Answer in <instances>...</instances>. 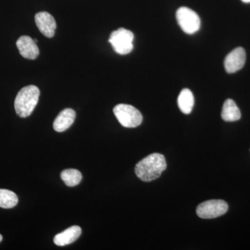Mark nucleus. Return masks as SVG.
I'll list each match as a JSON object with an SVG mask.
<instances>
[{
    "label": "nucleus",
    "mask_w": 250,
    "mask_h": 250,
    "mask_svg": "<svg viewBox=\"0 0 250 250\" xmlns=\"http://www.w3.org/2000/svg\"><path fill=\"white\" fill-rule=\"evenodd\" d=\"M166 167L167 164L164 156L153 153L136 164L135 172L143 182H149L159 178Z\"/></svg>",
    "instance_id": "obj_1"
},
{
    "label": "nucleus",
    "mask_w": 250,
    "mask_h": 250,
    "mask_svg": "<svg viewBox=\"0 0 250 250\" xmlns=\"http://www.w3.org/2000/svg\"><path fill=\"white\" fill-rule=\"evenodd\" d=\"M40 90L34 85L24 87L18 92L15 100V110L21 118L30 116L39 103Z\"/></svg>",
    "instance_id": "obj_2"
},
{
    "label": "nucleus",
    "mask_w": 250,
    "mask_h": 250,
    "mask_svg": "<svg viewBox=\"0 0 250 250\" xmlns=\"http://www.w3.org/2000/svg\"><path fill=\"white\" fill-rule=\"evenodd\" d=\"M113 113L121 125L126 128H135L143 122L141 112L131 105L121 104L115 106Z\"/></svg>",
    "instance_id": "obj_3"
},
{
    "label": "nucleus",
    "mask_w": 250,
    "mask_h": 250,
    "mask_svg": "<svg viewBox=\"0 0 250 250\" xmlns=\"http://www.w3.org/2000/svg\"><path fill=\"white\" fill-rule=\"evenodd\" d=\"M134 34L131 31L120 28L111 33L108 41L116 53L125 55L134 49Z\"/></svg>",
    "instance_id": "obj_4"
},
{
    "label": "nucleus",
    "mask_w": 250,
    "mask_h": 250,
    "mask_svg": "<svg viewBox=\"0 0 250 250\" xmlns=\"http://www.w3.org/2000/svg\"><path fill=\"white\" fill-rule=\"evenodd\" d=\"M176 18L181 29L187 34H195L201 26L200 18L196 12L185 6L177 10Z\"/></svg>",
    "instance_id": "obj_5"
},
{
    "label": "nucleus",
    "mask_w": 250,
    "mask_h": 250,
    "mask_svg": "<svg viewBox=\"0 0 250 250\" xmlns=\"http://www.w3.org/2000/svg\"><path fill=\"white\" fill-rule=\"evenodd\" d=\"M228 210V205L222 200H212L202 202L197 207V214L203 219H213L221 216Z\"/></svg>",
    "instance_id": "obj_6"
},
{
    "label": "nucleus",
    "mask_w": 250,
    "mask_h": 250,
    "mask_svg": "<svg viewBox=\"0 0 250 250\" xmlns=\"http://www.w3.org/2000/svg\"><path fill=\"white\" fill-rule=\"evenodd\" d=\"M246 62V53L243 47H237L227 56L225 68L228 73H234L241 70Z\"/></svg>",
    "instance_id": "obj_7"
},
{
    "label": "nucleus",
    "mask_w": 250,
    "mask_h": 250,
    "mask_svg": "<svg viewBox=\"0 0 250 250\" xmlns=\"http://www.w3.org/2000/svg\"><path fill=\"white\" fill-rule=\"evenodd\" d=\"M36 26L41 32L47 38H52L55 34L57 24L55 20L49 13L42 11L35 16Z\"/></svg>",
    "instance_id": "obj_8"
},
{
    "label": "nucleus",
    "mask_w": 250,
    "mask_h": 250,
    "mask_svg": "<svg viewBox=\"0 0 250 250\" xmlns=\"http://www.w3.org/2000/svg\"><path fill=\"white\" fill-rule=\"evenodd\" d=\"M16 45L20 54L24 58L34 60L39 57V49L37 44L29 36H22L20 37L16 42Z\"/></svg>",
    "instance_id": "obj_9"
},
{
    "label": "nucleus",
    "mask_w": 250,
    "mask_h": 250,
    "mask_svg": "<svg viewBox=\"0 0 250 250\" xmlns=\"http://www.w3.org/2000/svg\"><path fill=\"white\" fill-rule=\"evenodd\" d=\"M76 118V113L72 108H65L62 110L54 120V129L57 132L66 131L71 126Z\"/></svg>",
    "instance_id": "obj_10"
},
{
    "label": "nucleus",
    "mask_w": 250,
    "mask_h": 250,
    "mask_svg": "<svg viewBox=\"0 0 250 250\" xmlns=\"http://www.w3.org/2000/svg\"><path fill=\"white\" fill-rule=\"evenodd\" d=\"M82 229L79 226L70 227L62 232L56 235L54 243L58 246H65L71 244L80 238Z\"/></svg>",
    "instance_id": "obj_11"
},
{
    "label": "nucleus",
    "mask_w": 250,
    "mask_h": 250,
    "mask_svg": "<svg viewBox=\"0 0 250 250\" xmlns=\"http://www.w3.org/2000/svg\"><path fill=\"white\" fill-rule=\"evenodd\" d=\"M221 116L225 121L234 122L241 119V113L235 102L228 99L224 103Z\"/></svg>",
    "instance_id": "obj_12"
},
{
    "label": "nucleus",
    "mask_w": 250,
    "mask_h": 250,
    "mask_svg": "<svg viewBox=\"0 0 250 250\" xmlns=\"http://www.w3.org/2000/svg\"><path fill=\"white\" fill-rule=\"evenodd\" d=\"M179 109L184 114H190L195 104L193 94L190 90L185 88L181 91L177 100Z\"/></svg>",
    "instance_id": "obj_13"
},
{
    "label": "nucleus",
    "mask_w": 250,
    "mask_h": 250,
    "mask_svg": "<svg viewBox=\"0 0 250 250\" xmlns=\"http://www.w3.org/2000/svg\"><path fill=\"white\" fill-rule=\"evenodd\" d=\"M61 177L65 185L73 187L78 185L82 179V174L76 169H67L62 171Z\"/></svg>",
    "instance_id": "obj_14"
},
{
    "label": "nucleus",
    "mask_w": 250,
    "mask_h": 250,
    "mask_svg": "<svg viewBox=\"0 0 250 250\" xmlns=\"http://www.w3.org/2000/svg\"><path fill=\"white\" fill-rule=\"evenodd\" d=\"M18 198L16 194L6 189H0V207L3 208H14L17 205Z\"/></svg>",
    "instance_id": "obj_15"
},
{
    "label": "nucleus",
    "mask_w": 250,
    "mask_h": 250,
    "mask_svg": "<svg viewBox=\"0 0 250 250\" xmlns=\"http://www.w3.org/2000/svg\"><path fill=\"white\" fill-rule=\"evenodd\" d=\"M242 1L245 3H250V0H242Z\"/></svg>",
    "instance_id": "obj_16"
},
{
    "label": "nucleus",
    "mask_w": 250,
    "mask_h": 250,
    "mask_svg": "<svg viewBox=\"0 0 250 250\" xmlns=\"http://www.w3.org/2000/svg\"><path fill=\"white\" fill-rule=\"evenodd\" d=\"M1 241H2V236H1V234H0V243H1Z\"/></svg>",
    "instance_id": "obj_17"
},
{
    "label": "nucleus",
    "mask_w": 250,
    "mask_h": 250,
    "mask_svg": "<svg viewBox=\"0 0 250 250\" xmlns=\"http://www.w3.org/2000/svg\"><path fill=\"white\" fill-rule=\"evenodd\" d=\"M34 42H36V43H37V42H38V40H37V39H34Z\"/></svg>",
    "instance_id": "obj_18"
},
{
    "label": "nucleus",
    "mask_w": 250,
    "mask_h": 250,
    "mask_svg": "<svg viewBox=\"0 0 250 250\" xmlns=\"http://www.w3.org/2000/svg\"></svg>",
    "instance_id": "obj_19"
}]
</instances>
